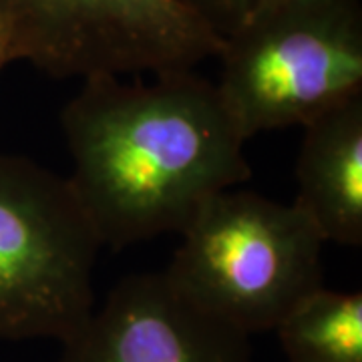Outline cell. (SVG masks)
Here are the masks:
<instances>
[{
    "mask_svg": "<svg viewBox=\"0 0 362 362\" xmlns=\"http://www.w3.org/2000/svg\"><path fill=\"white\" fill-rule=\"evenodd\" d=\"M61 125L66 177L103 247L181 233L199 207L250 180L246 139L216 83L195 69L153 81H83Z\"/></svg>",
    "mask_w": 362,
    "mask_h": 362,
    "instance_id": "1",
    "label": "cell"
},
{
    "mask_svg": "<svg viewBox=\"0 0 362 362\" xmlns=\"http://www.w3.org/2000/svg\"><path fill=\"white\" fill-rule=\"evenodd\" d=\"M163 274L189 302L252 337L324 286V238L298 204L226 189L209 197Z\"/></svg>",
    "mask_w": 362,
    "mask_h": 362,
    "instance_id": "2",
    "label": "cell"
},
{
    "mask_svg": "<svg viewBox=\"0 0 362 362\" xmlns=\"http://www.w3.org/2000/svg\"><path fill=\"white\" fill-rule=\"evenodd\" d=\"M216 83L244 139L362 95L361 0H256L221 39Z\"/></svg>",
    "mask_w": 362,
    "mask_h": 362,
    "instance_id": "3",
    "label": "cell"
},
{
    "mask_svg": "<svg viewBox=\"0 0 362 362\" xmlns=\"http://www.w3.org/2000/svg\"><path fill=\"white\" fill-rule=\"evenodd\" d=\"M101 242L69 180L0 153V338L65 342L95 310Z\"/></svg>",
    "mask_w": 362,
    "mask_h": 362,
    "instance_id": "4",
    "label": "cell"
},
{
    "mask_svg": "<svg viewBox=\"0 0 362 362\" xmlns=\"http://www.w3.org/2000/svg\"><path fill=\"white\" fill-rule=\"evenodd\" d=\"M0 40L13 63L81 81L187 71L221 47L181 0H0Z\"/></svg>",
    "mask_w": 362,
    "mask_h": 362,
    "instance_id": "5",
    "label": "cell"
},
{
    "mask_svg": "<svg viewBox=\"0 0 362 362\" xmlns=\"http://www.w3.org/2000/svg\"><path fill=\"white\" fill-rule=\"evenodd\" d=\"M61 344L59 362H254L250 337L197 308L163 272L123 278Z\"/></svg>",
    "mask_w": 362,
    "mask_h": 362,
    "instance_id": "6",
    "label": "cell"
},
{
    "mask_svg": "<svg viewBox=\"0 0 362 362\" xmlns=\"http://www.w3.org/2000/svg\"><path fill=\"white\" fill-rule=\"evenodd\" d=\"M302 127L294 204L308 214L324 242L362 246V95Z\"/></svg>",
    "mask_w": 362,
    "mask_h": 362,
    "instance_id": "7",
    "label": "cell"
},
{
    "mask_svg": "<svg viewBox=\"0 0 362 362\" xmlns=\"http://www.w3.org/2000/svg\"><path fill=\"white\" fill-rule=\"evenodd\" d=\"M274 332L288 362H362V292L322 286Z\"/></svg>",
    "mask_w": 362,
    "mask_h": 362,
    "instance_id": "8",
    "label": "cell"
},
{
    "mask_svg": "<svg viewBox=\"0 0 362 362\" xmlns=\"http://www.w3.org/2000/svg\"><path fill=\"white\" fill-rule=\"evenodd\" d=\"M181 2L220 39L228 37L242 23V18L254 4V0H181Z\"/></svg>",
    "mask_w": 362,
    "mask_h": 362,
    "instance_id": "9",
    "label": "cell"
},
{
    "mask_svg": "<svg viewBox=\"0 0 362 362\" xmlns=\"http://www.w3.org/2000/svg\"><path fill=\"white\" fill-rule=\"evenodd\" d=\"M13 63V59H11V54L6 51V47H4V42L0 40V71L4 69L6 65H11Z\"/></svg>",
    "mask_w": 362,
    "mask_h": 362,
    "instance_id": "10",
    "label": "cell"
},
{
    "mask_svg": "<svg viewBox=\"0 0 362 362\" xmlns=\"http://www.w3.org/2000/svg\"><path fill=\"white\" fill-rule=\"evenodd\" d=\"M254 2H256V0H254Z\"/></svg>",
    "mask_w": 362,
    "mask_h": 362,
    "instance_id": "11",
    "label": "cell"
}]
</instances>
